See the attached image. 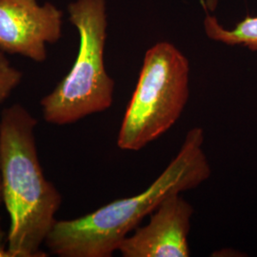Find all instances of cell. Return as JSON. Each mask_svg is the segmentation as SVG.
I'll list each match as a JSON object with an SVG mask.
<instances>
[{
	"instance_id": "6da1fadb",
	"label": "cell",
	"mask_w": 257,
	"mask_h": 257,
	"mask_svg": "<svg viewBox=\"0 0 257 257\" xmlns=\"http://www.w3.org/2000/svg\"><path fill=\"white\" fill-rule=\"evenodd\" d=\"M204 131L188 132L178 154L145 191L72 220H55L45 243L60 257H110L167 197L197 188L211 175Z\"/></svg>"
},
{
	"instance_id": "7a4b0ae2",
	"label": "cell",
	"mask_w": 257,
	"mask_h": 257,
	"mask_svg": "<svg viewBox=\"0 0 257 257\" xmlns=\"http://www.w3.org/2000/svg\"><path fill=\"white\" fill-rule=\"evenodd\" d=\"M37 119L19 104L1 113L2 199L10 216L11 257L45 256L40 246L55 222L62 197L42 172L37 155Z\"/></svg>"
},
{
	"instance_id": "3957f363",
	"label": "cell",
	"mask_w": 257,
	"mask_h": 257,
	"mask_svg": "<svg viewBox=\"0 0 257 257\" xmlns=\"http://www.w3.org/2000/svg\"><path fill=\"white\" fill-rule=\"evenodd\" d=\"M68 14L79 36L78 53L70 72L40 101L44 119L60 126L108 110L115 87L104 63L107 1L74 0Z\"/></svg>"
},
{
	"instance_id": "277c9868",
	"label": "cell",
	"mask_w": 257,
	"mask_h": 257,
	"mask_svg": "<svg viewBox=\"0 0 257 257\" xmlns=\"http://www.w3.org/2000/svg\"><path fill=\"white\" fill-rule=\"evenodd\" d=\"M189 96L186 55L167 41L151 47L121 123L118 148L138 152L163 136L180 118Z\"/></svg>"
},
{
	"instance_id": "5b68a950",
	"label": "cell",
	"mask_w": 257,
	"mask_h": 257,
	"mask_svg": "<svg viewBox=\"0 0 257 257\" xmlns=\"http://www.w3.org/2000/svg\"><path fill=\"white\" fill-rule=\"evenodd\" d=\"M63 19V11L50 2L0 0V50L43 62L47 46L62 37Z\"/></svg>"
},
{
	"instance_id": "8992f818",
	"label": "cell",
	"mask_w": 257,
	"mask_h": 257,
	"mask_svg": "<svg viewBox=\"0 0 257 257\" xmlns=\"http://www.w3.org/2000/svg\"><path fill=\"white\" fill-rule=\"evenodd\" d=\"M193 214V206L180 193L173 194L150 214L145 226L123 240L118 251L123 257H189Z\"/></svg>"
},
{
	"instance_id": "52a82bcc",
	"label": "cell",
	"mask_w": 257,
	"mask_h": 257,
	"mask_svg": "<svg viewBox=\"0 0 257 257\" xmlns=\"http://www.w3.org/2000/svg\"><path fill=\"white\" fill-rule=\"evenodd\" d=\"M206 36L211 40L228 46H241L257 52V17L248 16L233 29L222 26L218 19L211 13L206 14L203 21Z\"/></svg>"
},
{
	"instance_id": "ba28073f",
	"label": "cell",
	"mask_w": 257,
	"mask_h": 257,
	"mask_svg": "<svg viewBox=\"0 0 257 257\" xmlns=\"http://www.w3.org/2000/svg\"><path fill=\"white\" fill-rule=\"evenodd\" d=\"M22 79V73L13 67L6 54L0 50V105L5 101Z\"/></svg>"
},
{
	"instance_id": "9c48e42d",
	"label": "cell",
	"mask_w": 257,
	"mask_h": 257,
	"mask_svg": "<svg viewBox=\"0 0 257 257\" xmlns=\"http://www.w3.org/2000/svg\"><path fill=\"white\" fill-rule=\"evenodd\" d=\"M199 2L206 12L214 13L217 9L219 0H199Z\"/></svg>"
},
{
	"instance_id": "30bf717a",
	"label": "cell",
	"mask_w": 257,
	"mask_h": 257,
	"mask_svg": "<svg viewBox=\"0 0 257 257\" xmlns=\"http://www.w3.org/2000/svg\"><path fill=\"white\" fill-rule=\"evenodd\" d=\"M0 256H10L7 246H3L1 239V229H0Z\"/></svg>"
},
{
	"instance_id": "8fae6325",
	"label": "cell",
	"mask_w": 257,
	"mask_h": 257,
	"mask_svg": "<svg viewBox=\"0 0 257 257\" xmlns=\"http://www.w3.org/2000/svg\"><path fill=\"white\" fill-rule=\"evenodd\" d=\"M3 203L2 199V184H1V152H0V205Z\"/></svg>"
}]
</instances>
